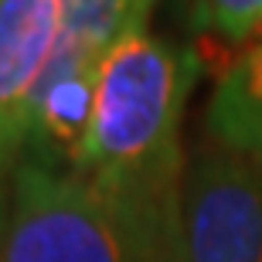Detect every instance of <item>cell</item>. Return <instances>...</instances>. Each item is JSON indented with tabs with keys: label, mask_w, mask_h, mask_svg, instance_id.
<instances>
[{
	"label": "cell",
	"mask_w": 262,
	"mask_h": 262,
	"mask_svg": "<svg viewBox=\"0 0 262 262\" xmlns=\"http://www.w3.org/2000/svg\"><path fill=\"white\" fill-rule=\"evenodd\" d=\"M0 262H184L181 225L113 201L85 177L24 157Z\"/></svg>",
	"instance_id": "2"
},
{
	"label": "cell",
	"mask_w": 262,
	"mask_h": 262,
	"mask_svg": "<svg viewBox=\"0 0 262 262\" xmlns=\"http://www.w3.org/2000/svg\"><path fill=\"white\" fill-rule=\"evenodd\" d=\"M99 61L65 48L58 41V48H55V55H51L48 68L38 82L34 126H31L24 157L68 170V164H72V157H75L78 143L89 129V119H92Z\"/></svg>",
	"instance_id": "5"
},
{
	"label": "cell",
	"mask_w": 262,
	"mask_h": 262,
	"mask_svg": "<svg viewBox=\"0 0 262 262\" xmlns=\"http://www.w3.org/2000/svg\"><path fill=\"white\" fill-rule=\"evenodd\" d=\"M187 17L198 34L252 45L262 34V0H187Z\"/></svg>",
	"instance_id": "8"
},
{
	"label": "cell",
	"mask_w": 262,
	"mask_h": 262,
	"mask_svg": "<svg viewBox=\"0 0 262 262\" xmlns=\"http://www.w3.org/2000/svg\"><path fill=\"white\" fill-rule=\"evenodd\" d=\"M61 38L58 0H0V242L14 174L28 154L34 96Z\"/></svg>",
	"instance_id": "4"
},
{
	"label": "cell",
	"mask_w": 262,
	"mask_h": 262,
	"mask_svg": "<svg viewBox=\"0 0 262 262\" xmlns=\"http://www.w3.org/2000/svg\"><path fill=\"white\" fill-rule=\"evenodd\" d=\"M201 55L191 45L133 31L102 55L92 119L68 170L154 222L181 225V123Z\"/></svg>",
	"instance_id": "1"
},
{
	"label": "cell",
	"mask_w": 262,
	"mask_h": 262,
	"mask_svg": "<svg viewBox=\"0 0 262 262\" xmlns=\"http://www.w3.org/2000/svg\"><path fill=\"white\" fill-rule=\"evenodd\" d=\"M184 262H262V160L204 143L184 170Z\"/></svg>",
	"instance_id": "3"
},
{
	"label": "cell",
	"mask_w": 262,
	"mask_h": 262,
	"mask_svg": "<svg viewBox=\"0 0 262 262\" xmlns=\"http://www.w3.org/2000/svg\"><path fill=\"white\" fill-rule=\"evenodd\" d=\"M208 143L262 160V38L245 45L214 85L204 109Z\"/></svg>",
	"instance_id": "6"
},
{
	"label": "cell",
	"mask_w": 262,
	"mask_h": 262,
	"mask_svg": "<svg viewBox=\"0 0 262 262\" xmlns=\"http://www.w3.org/2000/svg\"><path fill=\"white\" fill-rule=\"evenodd\" d=\"M160 0H58L61 45L85 58H102L116 41L143 31Z\"/></svg>",
	"instance_id": "7"
}]
</instances>
